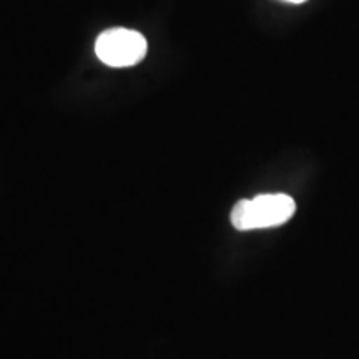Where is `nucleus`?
<instances>
[{
    "label": "nucleus",
    "instance_id": "1",
    "mask_svg": "<svg viewBox=\"0 0 359 359\" xmlns=\"http://www.w3.org/2000/svg\"><path fill=\"white\" fill-rule=\"evenodd\" d=\"M296 203L285 193L258 195L251 200H240L231 210V224L240 231L280 226L293 218Z\"/></svg>",
    "mask_w": 359,
    "mask_h": 359
},
{
    "label": "nucleus",
    "instance_id": "2",
    "mask_svg": "<svg viewBox=\"0 0 359 359\" xmlns=\"http://www.w3.org/2000/svg\"><path fill=\"white\" fill-rule=\"evenodd\" d=\"M147 39L140 32L130 29H109L98 35L95 53L105 65L123 69L133 67L147 55Z\"/></svg>",
    "mask_w": 359,
    "mask_h": 359
},
{
    "label": "nucleus",
    "instance_id": "3",
    "mask_svg": "<svg viewBox=\"0 0 359 359\" xmlns=\"http://www.w3.org/2000/svg\"><path fill=\"white\" fill-rule=\"evenodd\" d=\"M286 2H291V4H303V2H306V0H286Z\"/></svg>",
    "mask_w": 359,
    "mask_h": 359
}]
</instances>
